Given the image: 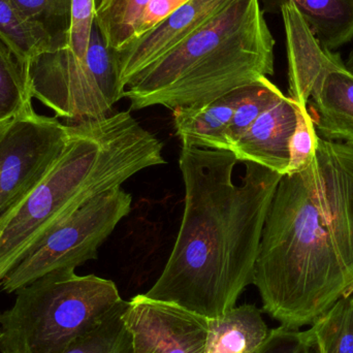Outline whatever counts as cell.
Wrapping results in <instances>:
<instances>
[{"instance_id":"cell-1","label":"cell","mask_w":353,"mask_h":353,"mask_svg":"<svg viewBox=\"0 0 353 353\" xmlns=\"http://www.w3.org/2000/svg\"><path fill=\"white\" fill-rule=\"evenodd\" d=\"M253 285L265 313L311 325L353 290V146L319 138L302 172L282 176L270 205Z\"/></svg>"},{"instance_id":"cell-27","label":"cell","mask_w":353,"mask_h":353,"mask_svg":"<svg viewBox=\"0 0 353 353\" xmlns=\"http://www.w3.org/2000/svg\"><path fill=\"white\" fill-rule=\"evenodd\" d=\"M186 1L187 0H150L136 37H141L154 28Z\"/></svg>"},{"instance_id":"cell-2","label":"cell","mask_w":353,"mask_h":353,"mask_svg":"<svg viewBox=\"0 0 353 353\" xmlns=\"http://www.w3.org/2000/svg\"><path fill=\"white\" fill-rule=\"evenodd\" d=\"M232 151L182 145L184 212L163 273L146 296L208 319L236 307L253 283L265 218L282 176L253 163L232 180Z\"/></svg>"},{"instance_id":"cell-5","label":"cell","mask_w":353,"mask_h":353,"mask_svg":"<svg viewBox=\"0 0 353 353\" xmlns=\"http://www.w3.org/2000/svg\"><path fill=\"white\" fill-rule=\"evenodd\" d=\"M16 294L0 314L1 353H62L124 302L112 280L76 271L47 274Z\"/></svg>"},{"instance_id":"cell-26","label":"cell","mask_w":353,"mask_h":353,"mask_svg":"<svg viewBox=\"0 0 353 353\" xmlns=\"http://www.w3.org/2000/svg\"><path fill=\"white\" fill-rule=\"evenodd\" d=\"M93 21L94 0H72V25L68 48L78 59H85Z\"/></svg>"},{"instance_id":"cell-6","label":"cell","mask_w":353,"mask_h":353,"mask_svg":"<svg viewBox=\"0 0 353 353\" xmlns=\"http://www.w3.org/2000/svg\"><path fill=\"white\" fill-rule=\"evenodd\" d=\"M132 196L121 186L89 199L54 226L1 282L17 292L47 274L76 271L97 257L99 249L132 209Z\"/></svg>"},{"instance_id":"cell-30","label":"cell","mask_w":353,"mask_h":353,"mask_svg":"<svg viewBox=\"0 0 353 353\" xmlns=\"http://www.w3.org/2000/svg\"><path fill=\"white\" fill-rule=\"evenodd\" d=\"M350 296H352V300H353V290H352V292H350Z\"/></svg>"},{"instance_id":"cell-19","label":"cell","mask_w":353,"mask_h":353,"mask_svg":"<svg viewBox=\"0 0 353 353\" xmlns=\"http://www.w3.org/2000/svg\"><path fill=\"white\" fill-rule=\"evenodd\" d=\"M317 353H353V300H338L308 330Z\"/></svg>"},{"instance_id":"cell-25","label":"cell","mask_w":353,"mask_h":353,"mask_svg":"<svg viewBox=\"0 0 353 353\" xmlns=\"http://www.w3.org/2000/svg\"><path fill=\"white\" fill-rule=\"evenodd\" d=\"M255 353H317L307 331L280 325L271 330L267 339Z\"/></svg>"},{"instance_id":"cell-9","label":"cell","mask_w":353,"mask_h":353,"mask_svg":"<svg viewBox=\"0 0 353 353\" xmlns=\"http://www.w3.org/2000/svg\"><path fill=\"white\" fill-rule=\"evenodd\" d=\"M234 0H187L157 26L116 52L124 88L147 66L199 30Z\"/></svg>"},{"instance_id":"cell-7","label":"cell","mask_w":353,"mask_h":353,"mask_svg":"<svg viewBox=\"0 0 353 353\" xmlns=\"http://www.w3.org/2000/svg\"><path fill=\"white\" fill-rule=\"evenodd\" d=\"M70 134L68 123L34 109L0 132V225L53 168Z\"/></svg>"},{"instance_id":"cell-29","label":"cell","mask_w":353,"mask_h":353,"mask_svg":"<svg viewBox=\"0 0 353 353\" xmlns=\"http://www.w3.org/2000/svg\"><path fill=\"white\" fill-rule=\"evenodd\" d=\"M10 121L0 122V132H1V130H3L4 128H6V124H8Z\"/></svg>"},{"instance_id":"cell-18","label":"cell","mask_w":353,"mask_h":353,"mask_svg":"<svg viewBox=\"0 0 353 353\" xmlns=\"http://www.w3.org/2000/svg\"><path fill=\"white\" fill-rule=\"evenodd\" d=\"M126 306L125 301L118 305L62 353H134L132 334L123 319Z\"/></svg>"},{"instance_id":"cell-21","label":"cell","mask_w":353,"mask_h":353,"mask_svg":"<svg viewBox=\"0 0 353 353\" xmlns=\"http://www.w3.org/2000/svg\"><path fill=\"white\" fill-rule=\"evenodd\" d=\"M85 61L103 94L114 105L124 99L125 88L120 80L116 52L108 46L97 21H93Z\"/></svg>"},{"instance_id":"cell-3","label":"cell","mask_w":353,"mask_h":353,"mask_svg":"<svg viewBox=\"0 0 353 353\" xmlns=\"http://www.w3.org/2000/svg\"><path fill=\"white\" fill-rule=\"evenodd\" d=\"M68 124L63 152L0 225V284L54 226L89 199L167 163L163 143L130 111Z\"/></svg>"},{"instance_id":"cell-10","label":"cell","mask_w":353,"mask_h":353,"mask_svg":"<svg viewBox=\"0 0 353 353\" xmlns=\"http://www.w3.org/2000/svg\"><path fill=\"white\" fill-rule=\"evenodd\" d=\"M298 115L299 105L282 94L257 117L232 152L238 161L256 163L286 175L290 139L298 124Z\"/></svg>"},{"instance_id":"cell-23","label":"cell","mask_w":353,"mask_h":353,"mask_svg":"<svg viewBox=\"0 0 353 353\" xmlns=\"http://www.w3.org/2000/svg\"><path fill=\"white\" fill-rule=\"evenodd\" d=\"M282 94V91L268 77L247 85L244 97L239 103L228 128L230 151L257 117Z\"/></svg>"},{"instance_id":"cell-8","label":"cell","mask_w":353,"mask_h":353,"mask_svg":"<svg viewBox=\"0 0 353 353\" xmlns=\"http://www.w3.org/2000/svg\"><path fill=\"white\" fill-rule=\"evenodd\" d=\"M123 319L134 353H205L209 319L178 305L138 294Z\"/></svg>"},{"instance_id":"cell-14","label":"cell","mask_w":353,"mask_h":353,"mask_svg":"<svg viewBox=\"0 0 353 353\" xmlns=\"http://www.w3.org/2000/svg\"><path fill=\"white\" fill-rule=\"evenodd\" d=\"M263 12H280L292 2L325 49H339L353 39V0H259Z\"/></svg>"},{"instance_id":"cell-24","label":"cell","mask_w":353,"mask_h":353,"mask_svg":"<svg viewBox=\"0 0 353 353\" xmlns=\"http://www.w3.org/2000/svg\"><path fill=\"white\" fill-rule=\"evenodd\" d=\"M319 137L308 110L299 107L298 124L290 143V165L288 174L306 169L314 159Z\"/></svg>"},{"instance_id":"cell-16","label":"cell","mask_w":353,"mask_h":353,"mask_svg":"<svg viewBox=\"0 0 353 353\" xmlns=\"http://www.w3.org/2000/svg\"><path fill=\"white\" fill-rule=\"evenodd\" d=\"M33 110L27 62L0 34V122Z\"/></svg>"},{"instance_id":"cell-17","label":"cell","mask_w":353,"mask_h":353,"mask_svg":"<svg viewBox=\"0 0 353 353\" xmlns=\"http://www.w3.org/2000/svg\"><path fill=\"white\" fill-rule=\"evenodd\" d=\"M150 0H94V20L107 41L117 52L132 43Z\"/></svg>"},{"instance_id":"cell-15","label":"cell","mask_w":353,"mask_h":353,"mask_svg":"<svg viewBox=\"0 0 353 353\" xmlns=\"http://www.w3.org/2000/svg\"><path fill=\"white\" fill-rule=\"evenodd\" d=\"M270 330L254 305H242L209 319L205 353H255Z\"/></svg>"},{"instance_id":"cell-20","label":"cell","mask_w":353,"mask_h":353,"mask_svg":"<svg viewBox=\"0 0 353 353\" xmlns=\"http://www.w3.org/2000/svg\"><path fill=\"white\" fill-rule=\"evenodd\" d=\"M0 34L27 62L53 49L51 37L31 23L12 0H0Z\"/></svg>"},{"instance_id":"cell-31","label":"cell","mask_w":353,"mask_h":353,"mask_svg":"<svg viewBox=\"0 0 353 353\" xmlns=\"http://www.w3.org/2000/svg\"><path fill=\"white\" fill-rule=\"evenodd\" d=\"M0 314H1V313H0Z\"/></svg>"},{"instance_id":"cell-4","label":"cell","mask_w":353,"mask_h":353,"mask_svg":"<svg viewBox=\"0 0 353 353\" xmlns=\"http://www.w3.org/2000/svg\"><path fill=\"white\" fill-rule=\"evenodd\" d=\"M275 39L259 0H234L139 72L124 97L134 111L201 107L274 74Z\"/></svg>"},{"instance_id":"cell-28","label":"cell","mask_w":353,"mask_h":353,"mask_svg":"<svg viewBox=\"0 0 353 353\" xmlns=\"http://www.w3.org/2000/svg\"><path fill=\"white\" fill-rule=\"evenodd\" d=\"M346 68L353 74V49L348 56L347 61L345 62Z\"/></svg>"},{"instance_id":"cell-22","label":"cell","mask_w":353,"mask_h":353,"mask_svg":"<svg viewBox=\"0 0 353 353\" xmlns=\"http://www.w3.org/2000/svg\"><path fill=\"white\" fill-rule=\"evenodd\" d=\"M12 2L31 23L51 37L52 50L68 48L72 25V0H12Z\"/></svg>"},{"instance_id":"cell-11","label":"cell","mask_w":353,"mask_h":353,"mask_svg":"<svg viewBox=\"0 0 353 353\" xmlns=\"http://www.w3.org/2000/svg\"><path fill=\"white\" fill-rule=\"evenodd\" d=\"M280 14L285 29L288 97L299 107L307 109L315 85L342 59L339 54L321 45L294 3L283 4Z\"/></svg>"},{"instance_id":"cell-13","label":"cell","mask_w":353,"mask_h":353,"mask_svg":"<svg viewBox=\"0 0 353 353\" xmlns=\"http://www.w3.org/2000/svg\"><path fill=\"white\" fill-rule=\"evenodd\" d=\"M246 86L234 89L201 107L173 110L174 128L182 145L230 151L228 128Z\"/></svg>"},{"instance_id":"cell-12","label":"cell","mask_w":353,"mask_h":353,"mask_svg":"<svg viewBox=\"0 0 353 353\" xmlns=\"http://www.w3.org/2000/svg\"><path fill=\"white\" fill-rule=\"evenodd\" d=\"M310 97L313 122L323 139L353 146V74L343 60L325 72Z\"/></svg>"}]
</instances>
